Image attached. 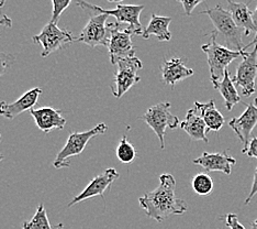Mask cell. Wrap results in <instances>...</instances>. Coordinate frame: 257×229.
Instances as JSON below:
<instances>
[{
    "label": "cell",
    "mask_w": 257,
    "mask_h": 229,
    "mask_svg": "<svg viewBox=\"0 0 257 229\" xmlns=\"http://www.w3.org/2000/svg\"><path fill=\"white\" fill-rule=\"evenodd\" d=\"M176 180L169 173L160 176V185L154 191L145 193L139 198L140 206L150 218L159 222L164 221L171 215H183L187 211V203L175 195Z\"/></svg>",
    "instance_id": "obj_1"
},
{
    "label": "cell",
    "mask_w": 257,
    "mask_h": 229,
    "mask_svg": "<svg viewBox=\"0 0 257 229\" xmlns=\"http://www.w3.org/2000/svg\"><path fill=\"white\" fill-rule=\"evenodd\" d=\"M200 14L207 15L210 18V20L217 29L215 31L223 35L227 49L236 52L243 51L244 46L242 38L243 35H246V31L236 26L229 10H225L218 5L214 8H208L201 11Z\"/></svg>",
    "instance_id": "obj_2"
},
{
    "label": "cell",
    "mask_w": 257,
    "mask_h": 229,
    "mask_svg": "<svg viewBox=\"0 0 257 229\" xmlns=\"http://www.w3.org/2000/svg\"><path fill=\"white\" fill-rule=\"evenodd\" d=\"M217 31H213L207 44L201 46V50L207 54L208 65L211 75V82L223 80L227 66L237 57H243L245 52L232 51L217 42Z\"/></svg>",
    "instance_id": "obj_3"
},
{
    "label": "cell",
    "mask_w": 257,
    "mask_h": 229,
    "mask_svg": "<svg viewBox=\"0 0 257 229\" xmlns=\"http://www.w3.org/2000/svg\"><path fill=\"white\" fill-rule=\"evenodd\" d=\"M77 5L80 6L86 13L90 15L92 14H102L107 15L108 17L112 16L116 19L118 23H126L128 25V29L132 31L133 35H142L143 29L140 22V15L144 9L143 5H123L118 4L114 9H103L99 6L89 4L87 2H77Z\"/></svg>",
    "instance_id": "obj_4"
},
{
    "label": "cell",
    "mask_w": 257,
    "mask_h": 229,
    "mask_svg": "<svg viewBox=\"0 0 257 229\" xmlns=\"http://www.w3.org/2000/svg\"><path fill=\"white\" fill-rule=\"evenodd\" d=\"M108 131V126L104 122L98 123L96 127H93L90 130H87L84 132H77L73 131L66 141L65 145L63 149L58 152L55 160L53 162V166L55 169H62V168H69L71 166V161L69 158L79 156L88 144L89 140L93 137L99 136V134H104Z\"/></svg>",
    "instance_id": "obj_5"
},
{
    "label": "cell",
    "mask_w": 257,
    "mask_h": 229,
    "mask_svg": "<svg viewBox=\"0 0 257 229\" xmlns=\"http://www.w3.org/2000/svg\"><path fill=\"white\" fill-rule=\"evenodd\" d=\"M141 120L147 122L149 127L153 129L161 142V149L165 148L164 137L166 128L176 129L180 126L178 117L171 113V103H159L152 106L147 113L141 116Z\"/></svg>",
    "instance_id": "obj_6"
},
{
    "label": "cell",
    "mask_w": 257,
    "mask_h": 229,
    "mask_svg": "<svg viewBox=\"0 0 257 229\" xmlns=\"http://www.w3.org/2000/svg\"><path fill=\"white\" fill-rule=\"evenodd\" d=\"M110 39L108 44L110 62L112 65L126 57L136 56V49L132 43V31L128 28H122L120 23H108Z\"/></svg>",
    "instance_id": "obj_7"
},
{
    "label": "cell",
    "mask_w": 257,
    "mask_h": 229,
    "mask_svg": "<svg viewBox=\"0 0 257 229\" xmlns=\"http://www.w3.org/2000/svg\"><path fill=\"white\" fill-rule=\"evenodd\" d=\"M32 41L36 44L42 46L41 56L46 57L55 51L62 49L64 45L75 42L76 38H74L71 31L61 29L56 23L49 22L39 34L33 35Z\"/></svg>",
    "instance_id": "obj_8"
},
{
    "label": "cell",
    "mask_w": 257,
    "mask_h": 229,
    "mask_svg": "<svg viewBox=\"0 0 257 229\" xmlns=\"http://www.w3.org/2000/svg\"><path fill=\"white\" fill-rule=\"evenodd\" d=\"M118 69L114 74V85L112 88V95L115 98H121L124 94L131 90L140 82V76L138 72L142 69V62L137 56L126 57L118 62Z\"/></svg>",
    "instance_id": "obj_9"
},
{
    "label": "cell",
    "mask_w": 257,
    "mask_h": 229,
    "mask_svg": "<svg viewBox=\"0 0 257 229\" xmlns=\"http://www.w3.org/2000/svg\"><path fill=\"white\" fill-rule=\"evenodd\" d=\"M108 18L107 15L102 14L90 15L89 21L81 30L79 37L76 38V42L85 43L92 48L99 45L108 48L110 39V31L107 25Z\"/></svg>",
    "instance_id": "obj_10"
},
{
    "label": "cell",
    "mask_w": 257,
    "mask_h": 229,
    "mask_svg": "<svg viewBox=\"0 0 257 229\" xmlns=\"http://www.w3.org/2000/svg\"><path fill=\"white\" fill-rule=\"evenodd\" d=\"M242 62L237 65L233 83L242 88L243 96H250L255 93V80L257 76V45L252 52H245Z\"/></svg>",
    "instance_id": "obj_11"
},
{
    "label": "cell",
    "mask_w": 257,
    "mask_h": 229,
    "mask_svg": "<svg viewBox=\"0 0 257 229\" xmlns=\"http://www.w3.org/2000/svg\"><path fill=\"white\" fill-rule=\"evenodd\" d=\"M246 109L244 113L230 120L229 126L233 129V131L236 133L237 138L243 143V154H246L248 146L250 143V134H252L253 129L257 125V106L254 104H245Z\"/></svg>",
    "instance_id": "obj_12"
},
{
    "label": "cell",
    "mask_w": 257,
    "mask_h": 229,
    "mask_svg": "<svg viewBox=\"0 0 257 229\" xmlns=\"http://www.w3.org/2000/svg\"><path fill=\"white\" fill-rule=\"evenodd\" d=\"M119 173L113 168L104 170L101 174L95 176L89 182L88 185L85 187L83 192H80L77 196L73 198V201L68 204V207H72L73 205L83 202L85 199L96 196H103L104 192L109 189L115 180L119 179Z\"/></svg>",
    "instance_id": "obj_13"
},
{
    "label": "cell",
    "mask_w": 257,
    "mask_h": 229,
    "mask_svg": "<svg viewBox=\"0 0 257 229\" xmlns=\"http://www.w3.org/2000/svg\"><path fill=\"white\" fill-rule=\"evenodd\" d=\"M41 94H42V90L39 87H34L23 94L19 99H17L14 103L8 104L7 102H0V116L7 119H14L23 111L33 109L39 101Z\"/></svg>",
    "instance_id": "obj_14"
},
{
    "label": "cell",
    "mask_w": 257,
    "mask_h": 229,
    "mask_svg": "<svg viewBox=\"0 0 257 229\" xmlns=\"http://www.w3.org/2000/svg\"><path fill=\"white\" fill-rule=\"evenodd\" d=\"M227 152H229V149L224 150L223 152H219V154L203 152L199 158L195 159L194 163L197 166H200L208 172L219 171L230 175L232 172V167L236 164V160L234 158L230 157Z\"/></svg>",
    "instance_id": "obj_15"
},
{
    "label": "cell",
    "mask_w": 257,
    "mask_h": 229,
    "mask_svg": "<svg viewBox=\"0 0 257 229\" xmlns=\"http://www.w3.org/2000/svg\"><path fill=\"white\" fill-rule=\"evenodd\" d=\"M30 115L36 121V125L41 131L49 133L53 129H64L66 125V119L62 116L60 109L49 107H41L39 109H31Z\"/></svg>",
    "instance_id": "obj_16"
},
{
    "label": "cell",
    "mask_w": 257,
    "mask_h": 229,
    "mask_svg": "<svg viewBox=\"0 0 257 229\" xmlns=\"http://www.w3.org/2000/svg\"><path fill=\"white\" fill-rule=\"evenodd\" d=\"M194 75V69L187 67L180 58H171L162 64V78L164 83L175 87L178 82Z\"/></svg>",
    "instance_id": "obj_17"
},
{
    "label": "cell",
    "mask_w": 257,
    "mask_h": 229,
    "mask_svg": "<svg viewBox=\"0 0 257 229\" xmlns=\"http://www.w3.org/2000/svg\"><path fill=\"white\" fill-rule=\"evenodd\" d=\"M179 127L192 140L204 141L206 143L209 142V139L207 137V126L195 107L187 111L186 118L183 122H180Z\"/></svg>",
    "instance_id": "obj_18"
},
{
    "label": "cell",
    "mask_w": 257,
    "mask_h": 229,
    "mask_svg": "<svg viewBox=\"0 0 257 229\" xmlns=\"http://www.w3.org/2000/svg\"><path fill=\"white\" fill-rule=\"evenodd\" d=\"M195 108L201 116L207 126V131L218 132L224 125V117L215 107L214 101H210L206 104L195 102Z\"/></svg>",
    "instance_id": "obj_19"
},
{
    "label": "cell",
    "mask_w": 257,
    "mask_h": 229,
    "mask_svg": "<svg viewBox=\"0 0 257 229\" xmlns=\"http://www.w3.org/2000/svg\"><path fill=\"white\" fill-rule=\"evenodd\" d=\"M229 11L231 13L233 20L236 23V26L244 29L246 31V35L254 31L257 33V27L253 20V13L247 7L246 4L229 2Z\"/></svg>",
    "instance_id": "obj_20"
},
{
    "label": "cell",
    "mask_w": 257,
    "mask_h": 229,
    "mask_svg": "<svg viewBox=\"0 0 257 229\" xmlns=\"http://www.w3.org/2000/svg\"><path fill=\"white\" fill-rule=\"evenodd\" d=\"M172 22V17L152 15L149 26L142 33V38L148 40L152 35H155L159 41H169L172 39V33L169 31V25Z\"/></svg>",
    "instance_id": "obj_21"
},
{
    "label": "cell",
    "mask_w": 257,
    "mask_h": 229,
    "mask_svg": "<svg viewBox=\"0 0 257 229\" xmlns=\"http://www.w3.org/2000/svg\"><path fill=\"white\" fill-rule=\"evenodd\" d=\"M212 84H213L215 90L219 91L222 97L224 98L225 107L229 111L232 110L233 106H235L236 104L241 102V98H239V95L236 91L235 85L230 78L229 69L225 70L223 80H221L219 82H212Z\"/></svg>",
    "instance_id": "obj_22"
},
{
    "label": "cell",
    "mask_w": 257,
    "mask_h": 229,
    "mask_svg": "<svg viewBox=\"0 0 257 229\" xmlns=\"http://www.w3.org/2000/svg\"><path fill=\"white\" fill-rule=\"evenodd\" d=\"M22 229H54L51 225L45 207L42 203L38 206L36 214H34L31 220L23 222Z\"/></svg>",
    "instance_id": "obj_23"
},
{
    "label": "cell",
    "mask_w": 257,
    "mask_h": 229,
    "mask_svg": "<svg viewBox=\"0 0 257 229\" xmlns=\"http://www.w3.org/2000/svg\"><path fill=\"white\" fill-rule=\"evenodd\" d=\"M116 158L119 161L124 164L132 163L137 158V150L134 148L133 144L128 142L126 134H124L122 139L120 140V143L116 148Z\"/></svg>",
    "instance_id": "obj_24"
},
{
    "label": "cell",
    "mask_w": 257,
    "mask_h": 229,
    "mask_svg": "<svg viewBox=\"0 0 257 229\" xmlns=\"http://www.w3.org/2000/svg\"><path fill=\"white\" fill-rule=\"evenodd\" d=\"M191 185L198 195H209L213 190V181L211 176L206 173H199L194 176Z\"/></svg>",
    "instance_id": "obj_25"
},
{
    "label": "cell",
    "mask_w": 257,
    "mask_h": 229,
    "mask_svg": "<svg viewBox=\"0 0 257 229\" xmlns=\"http://www.w3.org/2000/svg\"><path fill=\"white\" fill-rule=\"evenodd\" d=\"M69 4H71V0H52L53 11H52V17H51L50 22L56 23L57 25L61 15L63 14V11L68 7Z\"/></svg>",
    "instance_id": "obj_26"
},
{
    "label": "cell",
    "mask_w": 257,
    "mask_h": 229,
    "mask_svg": "<svg viewBox=\"0 0 257 229\" xmlns=\"http://www.w3.org/2000/svg\"><path fill=\"white\" fill-rule=\"evenodd\" d=\"M16 62V56L11 53L0 52V76L8 72V69L14 65Z\"/></svg>",
    "instance_id": "obj_27"
},
{
    "label": "cell",
    "mask_w": 257,
    "mask_h": 229,
    "mask_svg": "<svg viewBox=\"0 0 257 229\" xmlns=\"http://www.w3.org/2000/svg\"><path fill=\"white\" fill-rule=\"evenodd\" d=\"M225 225L230 229H245V227L239 222L236 214H227L224 217Z\"/></svg>",
    "instance_id": "obj_28"
},
{
    "label": "cell",
    "mask_w": 257,
    "mask_h": 229,
    "mask_svg": "<svg viewBox=\"0 0 257 229\" xmlns=\"http://www.w3.org/2000/svg\"><path fill=\"white\" fill-rule=\"evenodd\" d=\"M179 3L183 5L185 15L186 16H191L194 9L197 7L198 5H200L202 2H201V0H196V2H189V0H180Z\"/></svg>",
    "instance_id": "obj_29"
},
{
    "label": "cell",
    "mask_w": 257,
    "mask_h": 229,
    "mask_svg": "<svg viewBox=\"0 0 257 229\" xmlns=\"http://www.w3.org/2000/svg\"><path fill=\"white\" fill-rule=\"evenodd\" d=\"M257 194V168L255 170V173H254V180H253V185H252V189H250V192L248 194L247 198L245 199V204H248L250 201H252V198Z\"/></svg>",
    "instance_id": "obj_30"
},
{
    "label": "cell",
    "mask_w": 257,
    "mask_h": 229,
    "mask_svg": "<svg viewBox=\"0 0 257 229\" xmlns=\"http://www.w3.org/2000/svg\"><path fill=\"white\" fill-rule=\"evenodd\" d=\"M245 155H247L249 158H256L257 159V138L256 137L252 138V140H250L248 150Z\"/></svg>",
    "instance_id": "obj_31"
},
{
    "label": "cell",
    "mask_w": 257,
    "mask_h": 229,
    "mask_svg": "<svg viewBox=\"0 0 257 229\" xmlns=\"http://www.w3.org/2000/svg\"><path fill=\"white\" fill-rule=\"evenodd\" d=\"M0 26L11 28L13 27V20H11L8 16L4 15L3 18H0Z\"/></svg>",
    "instance_id": "obj_32"
},
{
    "label": "cell",
    "mask_w": 257,
    "mask_h": 229,
    "mask_svg": "<svg viewBox=\"0 0 257 229\" xmlns=\"http://www.w3.org/2000/svg\"><path fill=\"white\" fill-rule=\"evenodd\" d=\"M252 45H257V33H256L255 38H254V40L252 41V42H250L249 44H247V45H245V46H244L243 52H246V50L249 48V46H252Z\"/></svg>",
    "instance_id": "obj_33"
},
{
    "label": "cell",
    "mask_w": 257,
    "mask_h": 229,
    "mask_svg": "<svg viewBox=\"0 0 257 229\" xmlns=\"http://www.w3.org/2000/svg\"><path fill=\"white\" fill-rule=\"evenodd\" d=\"M253 20H254V23H255L256 27H257V8H256V10L253 13Z\"/></svg>",
    "instance_id": "obj_34"
},
{
    "label": "cell",
    "mask_w": 257,
    "mask_h": 229,
    "mask_svg": "<svg viewBox=\"0 0 257 229\" xmlns=\"http://www.w3.org/2000/svg\"><path fill=\"white\" fill-rule=\"evenodd\" d=\"M252 229H257V219L252 222Z\"/></svg>",
    "instance_id": "obj_35"
},
{
    "label": "cell",
    "mask_w": 257,
    "mask_h": 229,
    "mask_svg": "<svg viewBox=\"0 0 257 229\" xmlns=\"http://www.w3.org/2000/svg\"><path fill=\"white\" fill-rule=\"evenodd\" d=\"M0 138H2V133H0ZM4 160V156L0 154V161H3Z\"/></svg>",
    "instance_id": "obj_36"
},
{
    "label": "cell",
    "mask_w": 257,
    "mask_h": 229,
    "mask_svg": "<svg viewBox=\"0 0 257 229\" xmlns=\"http://www.w3.org/2000/svg\"><path fill=\"white\" fill-rule=\"evenodd\" d=\"M255 105H257V98H255Z\"/></svg>",
    "instance_id": "obj_37"
}]
</instances>
